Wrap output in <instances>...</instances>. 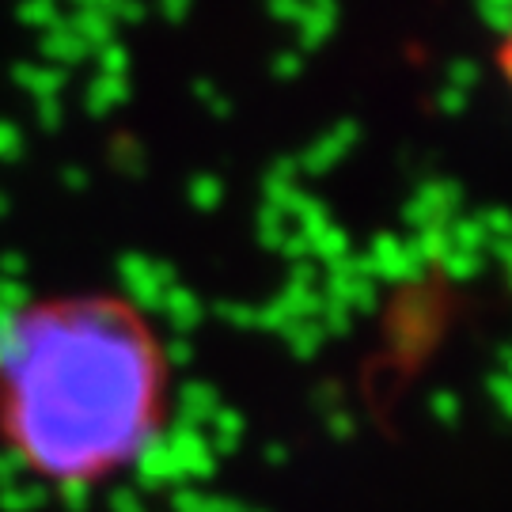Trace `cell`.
Listing matches in <instances>:
<instances>
[{"label": "cell", "instance_id": "cell-1", "mask_svg": "<svg viewBox=\"0 0 512 512\" xmlns=\"http://www.w3.org/2000/svg\"><path fill=\"white\" fill-rule=\"evenodd\" d=\"M179 353L118 285L0 300V456L57 494L137 475L175 433Z\"/></svg>", "mask_w": 512, "mask_h": 512}, {"label": "cell", "instance_id": "cell-2", "mask_svg": "<svg viewBox=\"0 0 512 512\" xmlns=\"http://www.w3.org/2000/svg\"><path fill=\"white\" fill-rule=\"evenodd\" d=\"M490 65H494V76L505 99L512 103V0H505V12H501V23L494 31V42H490Z\"/></svg>", "mask_w": 512, "mask_h": 512}]
</instances>
